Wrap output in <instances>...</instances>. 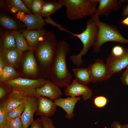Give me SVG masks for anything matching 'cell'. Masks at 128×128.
Returning <instances> with one entry per match:
<instances>
[{"label": "cell", "instance_id": "6da1fadb", "mask_svg": "<svg viewBox=\"0 0 128 128\" xmlns=\"http://www.w3.org/2000/svg\"><path fill=\"white\" fill-rule=\"evenodd\" d=\"M70 50L69 44L66 41H58L55 57L50 69V81L59 87H67L71 82L72 75L68 69L66 57Z\"/></svg>", "mask_w": 128, "mask_h": 128}, {"label": "cell", "instance_id": "7a4b0ae2", "mask_svg": "<svg viewBox=\"0 0 128 128\" xmlns=\"http://www.w3.org/2000/svg\"><path fill=\"white\" fill-rule=\"evenodd\" d=\"M58 41L53 32L47 31L43 39L34 50L42 77L45 79L49 77L57 52Z\"/></svg>", "mask_w": 128, "mask_h": 128}, {"label": "cell", "instance_id": "3957f363", "mask_svg": "<svg viewBox=\"0 0 128 128\" xmlns=\"http://www.w3.org/2000/svg\"><path fill=\"white\" fill-rule=\"evenodd\" d=\"M91 18L97 24L98 28L96 37L93 46V51L98 53L101 50L102 45L108 42L128 43V39L124 38L116 26L101 21L99 16L94 14L91 16Z\"/></svg>", "mask_w": 128, "mask_h": 128}, {"label": "cell", "instance_id": "277c9868", "mask_svg": "<svg viewBox=\"0 0 128 128\" xmlns=\"http://www.w3.org/2000/svg\"><path fill=\"white\" fill-rule=\"evenodd\" d=\"M65 7V14L69 20L81 19L94 14L97 0H58Z\"/></svg>", "mask_w": 128, "mask_h": 128}, {"label": "cell", "instance_id": "5b68a950", "mask_svg": "<svg viewBox=\"0 0 128 128\" xmlns=\"http://www.w3.org/2000/svg\"><path fill=\"white\" fill-rule=\"evenodd\" d=\"M98 28L95 21L91 19L86 22V27L85 30L79 34H75L69 32V33L78 37L83 45V48L77 55H72L70 57L72 63L79 66L82 64V57L87 53L90 48L92 46L96 37Z\"/></svg>", "mask_w": 128, "mask_h": 128}, {"label": "cell", "instance_id": "8992f818", "mask_svg": "<svg viewBox=\"0 0 128 128\" xmlns=\"http://www.w3.org/2000/svg\"><path fill=\"white\" fill-rule=\"evenodd\" d=\"M47 79L42 77L32 79L17 77L0 82L11 91H18L28 96H35L36 89L44 85Z\"/></svg>", "mask_w": 128, "mask_h": 128}, {"label": "cell", "instance_id": "52a82bcc", "mask_svg": "<svg viewBox=\"0 0 128 128\" xmlns=\"http://www.w3.org/2000/svg\"><path fill=\"white\" fill-rule=\"evenodd\" d=\"M13 14L19 20L24 23L28 30L43 29L46 24L41 14H27L21 11Z\"/></svg>", "mask_w": 128, "mask_h": 128}, {"label": "cell", "instance_id": "ba28073f", "mask_svg": "<svg viewBox=\"0 0 128 128\" xmlns=\"http://www.w3.org/2000/svg\"><path fill=\"white\" fill-rule=\"evenodd\" d=\"M88 68L91 75V82L96 83L106 80L112 75L106 64L101 59H98Z\"/></svg>", "mask_w": 128, "mask_h": 128}, {"label": "cell", "instance_id": "9c48e42d", "mask_svg": "<svg viewBox=\"0 0 128 128\" xmlns=\"http://www.w3.org/2000/svg\"><path fill=\"white\" fill-rule=\"evenodd\" d=\"M64 92L65 96L70 97L82 96V99L84 101L90 99L93 94L92 90L87 85L78 83L75 79L71 84L66 87Z\"/></svg>", "mask_w": 128, "mask_h": 128}, {"label": "cell", "instance_id": "30bf717a", "mask_svg": "<svg viewBox=\"0 0 128 128\" xmlns=\"http://www.w3.org/2000/svg\"><path fill=\"white\" fill-rule=\"evenodd\" d=\"M37 97L35 96H28L21 115L23 128H28L34 120L33 116L37 110Z\"/></svg>", "mask_w": 128, "mask_h": 128}, {"label": "cell", "instance_id": "8fae6325", "mask_svg": "<svg viewBox=\"0 0 128 128\" xmlns=\"http://www.w3.org/2000/svg\"><path fill=\"white\" fill-rule=\"evenodd\" d=\"M106 62L112 75L120 72L128 65V48L124 49V53L120 55L115 56L110 54Z\"/></svg>", "mask_w": 128, "mask_h": 128}, {"label": "cell", "instance_id": "7c38bea8", "mask_svg": "<svg viewBox=\"0 0 128 128\" xmlns=\"http://www.w3.org/2000/svg\"><path fill=\"white\" fill-rule=\"evenodd\" d=\"M23 53L17 47L7 49H0V59L4 65L17 69L22 58Z\"/></svg>", "mask_w": 128, "mask_h": 128}, {"label": "cell", "instance_id": "4fadbf2b", "mask_svg": "<svg viewBox=\"0 0 128 128\" xmlns=\"http://www.w3.org/2000/svg\"><path fill=\"white\" fill-rule=\"evenodd\" d=\"M60 87L49 79L42 86L37 88L35 96H43L54 101L60 98L62 93Z\"/></svg>", "mask_w": 128, "mask_h": 128}, {"label": "cell", "instance_id": "5bb4252c", "mask_svg": "<svg viewBox=\"0 0 128 128\" xmlns=\"http://www.w3.org/2000/svg\"><path fill=\"white\" fill-rule=\"evenodd\" d=\"M99 6L94 14L96 16H108L111 13V10H118L122 7V4L126 0H97Z\"/></svg>", "mask_w": 128, "mask_h": 128}, {"label": "cell", "instance_id": "9a60e30c", "mask_svg": "<svg viewBox=\"0 0 128 128\" xmlns=\"http://www.w3.org/2000/svg\"><path fill=\"white\" fill-rule=\"evenodd\" d=\"M37 97L38 103L36 115L49 118L53 116L57 110V106L54 102L44 96Z\"/></svg>", "mask_w": 128, "mask_h": 128}, {"label": "cell", "instance_id": "2e32d148", "mask_svg": "<svg viewBox=\"0 0 128 128\" xmlns=\"http://www.w3.org/2000/svg\"><path fill=\"white\" fill-rule=\"evenodd\" d=\"M33 50L26 52L23 54L22 71L25 75L29 77L35 76L38 72L37 64Z\"/></svg>", "mask_w": 128, "mask_h": 128}, {"label": "cell", "instance_id": "e0dca14e", "mask_svg": "<svg viewBox=\"0 0 128 128\" xmlns=\"http://www.w3.org/2000/svg\"><path fill=\"white\" fill-rule=\"evenodd\" d=\"M80 99V96L70 97L64 98H60L54 101V102L56 106L64 110L66 113L65 117L71 119L75 116L74 110L75 105Z\"/></svg>", "mask_w": 128, "mask_h": 128}, {"label": "cell", "instance_id": "ac0fdd59", "mask_svg": "<svg viewBox=\"0 0 128 128\" xmlns=\"http://www.w3.org/2000/svg\"><path fill=\"white\" fill-rule=\"evenodd\" d=\"M0 7L14 14L19 11L27 14L32 13L21 0H0Z\"/></svg>", "mask_w": 128, "mask_h": 128}, {"label": "cell", "instance_id": "d6986e66", "mask_svg": "<svg viewBox=\"0 0 128 128\" xmlns=\"http://www.w3.org/2000/svg\"><path fill=\"white\" fill-rule=\"evenodd\" d=\"M46 31L44 29L31 30L26 29L24 30L22 33L29 45L35 48L42 40Z\"/></svg>", "mask_w": 128, "mask_h": 128}, {"label": "cell", "instance_id": "ffe728a7", "mask_svg": "<svg viewBox=\"0 0 128 128\" xmlns=\"http://www.w3.org/2000/svg\"><path fill=\"white\" fill-rule=\"evenodd\" d=\"M28 97L24 94L18 91H11L5 99L7 111L25 103Z\"/></svg>", "mask_w": 128, "mask_h": 128}, {"label": "cell", "instance_id": "44dd1931", "mask_svg": "<svg viewBox=\"0 0 128 128\" xmlns=\"http://www.w3.org/2000/svg\"><path fill=\"white\" fill-rule=\"evenodd\" d=\"M0 24L5 29L12 31L18 32V30L26 27L24 24H21L9 15L2 12L0 14Z\"/></svg>", "mask_w": 128, "mask_h": 128}, {"label": "cell", "instance_id": "7402d4cb", "mask_svg": "<svg viewBox=\"0 0 128 128\" xmlns=\"http://www.w3.org/2000/svg\"><path fill=\"white\" fill-rule=\"evenodd\" d=\"M62 6L58 0L44 1L41 14L43 17L46 18L50 16Z\"/></svg>", "mask_w": 128, "mask_h": 128}, {"label": "cell", "instance_id": "603a6c76", "mask_svg": "<svg viewBox=\"0 0 128 128\" xmlns=\"http://www.w3.org/2000/svg\"><path fill=\"white\" fill-rule=\"evenodd\" d=\"M0 32V49H7L17 47L15 38L12 32Z\"/></svg>", "mask_w": 128, "mask_h": 128}, {"label": "cell", "instance_id": "cb8c5ba5", "mask_svg": "<svg viewBox=\"0 0 128 128\" xmlns=\"http://www.w3.org/2000/svg\"><path fill=\"white\" fill-rule=\"evenodd\" d=\"M73 71L75 77V80L78 83L87 85L91 81L90 70L87 68H75Z\"/></svg>", "mask_w": 128, "mask_h": 128}, {"label": "cell", "instance_id": "d4e9b609", "mask_svg": "<svg viewBox=\"0 0 128 128\" xmlns=\"http://www.w3.org/2000/svg\"><path fill=\"white\" fill-rule=\"evenodd\" d=\"M12 32L15 37L17 47L23 53L31 50H34L35 48L29 45L22 33L16 31Z\"/></svg>", "mask_w": 128, "mask_h": 128}, {"label": "cell", "instance_id": "484cf974", "mask_svg": "<svg viewBox=\"0 0 128 128\" xmlns=\"http://www.w3.org/2000/svg\"><path fill=\"white\" fill-rule=\"evenodd\" d=\"M19 75L14 68L4 65L2 71L0 73V82H3L14 79L18 77Z\"/></svg>", "mask_w": 128, "mask_h": 128}, {"label": "cell", "instance_id": "4316f807", "mask_svg": "<svg viewBox=\"0 0 128 128\" xmlns=\"http://www.w3.org/2000/svg\"><path fill=\"white\" fill-rule=\"evenodd\" d=\"M25 103L12 110L7 111L6 119L17 118L21 115L24 110Z\"/></svg>", "mask_w": 128, "mask_h": 128}, {"label": "cell", "instance_id": "83f0119b", "mask_svg": "<svg viewBox=\"0 0 128 128\" xmlns=\"http://www.w3.org/2000/svg\"><path fill=\"white\" fill-rule=\"evenodd\" d=\"M7 110L5 99L0 101V128L5 126V123L6 119Z\"/></svg>", "mask_w": 128, "mask_h": 128}, {"label": "cell", "instance_id": "f1b7e54d", "mask_svg": "<svg viewBox=\"0 0 128 128\" xmlns=\"http://www.w3.org/2000/svg\"><path fill=\"white\" fill-rule=\"evenodd\" d=\"M21 116L17 118L6 119L5 126L9 128H23Z\"/></svg>", "mask_w": 128, "mask_h": 128}, {"label": "cell", "instance_id": "f546056e", "mask_svg": "<svg viewBox=\"0 0 128 128\" xmlns=\"http://www.w3.org/2000/svg\"><path fill=\"white\" fill-rule=\"evenodd\" d=\"M44 2L42 0H33L30 10L32 13L41 14Z\"/></svg>", "mask_w": 128, "mask_h": 128}, {"label": "cell", "instance_id": "4dcf8cb0", "mask_svg": "<svg viewBox=\"0 0 128 128\" xmlns=\"http://www.w3.org/2000/svg\"><path fill=\"white\" fill-rule=\"evenodd\" d=\"M95 105L98 108H101L105 107L107 105L108 100L105 97L99 96L95 97L93 101Z\"/></svg>", "mask_w": 128, "mask_h": 128}, {"label": "cell", "instance_id": "1f68e13d", "mask_svg": "<svg viewBox=\"0 0 128 128\" xmlns=\"http://www.w3.org/2000/svg\"><path fill=\"white\" fill-rule=\"evenodd\" d=\"M40 119L43 128H56L52 121L50 118L41 116Z\"/></svg>", "mask_w": 128, "mask_h": 128}, {"label": "cell", "instance_id": "d6a6232c", "mask_svg": "<svg viewBox=\"0 0 128 128\" xmlns=\"http://www.w3.org/2000/svg\"><path fill=\"white\" fill-rule=\"evenodd\" d=\"M11 91L7 87L0 83V101L5 99Z\"/></svg>", "mask_w": 128, "mask_h": 128}, {"label": "cell", "instance_id": "836d02e7", "mask_svg": "<svg viewBox=\"0 0 128 128\" xmlns=\"http://www.w3.org/2000/svg\"><path fill=\"white\" fill-rule=\"evenodd\" d=\"M124 51V49L122 46L116 45L113 48L110 54L115 56H119L123 54Z\"/></svg>", "mask_w": 128, "mask_h": 128}, {"label": "cell", "instance_id": "e575fe53", "mask_svg": "<svg viewBox=\"0 0 128 128\" xmlns=\"http://www.w3.org/2000/svg\"><path fill=\"white\" fill-rule=\"evenodd\" d=\"M122 84L128 86V70L126 69L123 73L120 78Z\"/></svg>", "mask_w": 128, "mask_h": 128}, {"label": "cell", "instance_id": "d590c367", "mask_svg": "<svg viewBox=\"0 0 128 128\" xmlns=\"http://www.w3.org/2000/svg\"><path fill=\"white\" fill-rule=\"evenodd\" d=\"M30 125V128H43L41 122L40 118L34 120Z\"/></svg>", "mask_w": 128, "mask_h": 128}, {"label": "cell", "instance_id": "8d00e7d4", "mask_svg": "<svg viewBox=\"0 0 128 128\" xmlns=\"http://www.w3.org/2000/svg\"><path fill=\"white\" fill-rule=\"evenodd\" d=\"M122 16L123 18H125L128 16V4L123 8L122 13Z\"/></svg>", "mask_w": 128, "mask_h": 128}, {"label": "cell", "instance_id": "74e56055", "mask_svg": "<svg viewBox=\"0 0 128 128\" xmlns=\"http://www.w3.org/2000/svg\"><path fill=\"white\" fill-rule=\"evenodd\" d=\"M120 123L117 121H114L112 123L111 128H122L121 126Z\"/></svg>", "mask_w": 128, "mask_h": 128}, {"label": "cell", "instance_id": "f35d334b", "mask_svg": "<svg viewBox=\"0 0 128 128\" xmlns=\"http://www.w3.org/2000/svg\"><path fill=\"white\" fill-rule=\"evenodd\" d=\"M32 0H22L26 7L29 10Z\"/></svg>", "mask_w": 128, "mask_h": 128}, {"label": "cell", "instance_id": "ab89813d", "mask_svg": "<svg viewBox=\"0 0 128 128\" xmlns=\"http://www.w3.org/2000/svg\"><path fill=\"white\" fill-rule=\"evenodd\" d=\"M120 23L128 26V16L120 22Z\"/></svg>", "mask_w": 128, "mask_h": 128}, {"label": "cell", "instance_id": "60d3db41", "mask_svg": "<svg viewBox=\"0 0 128 128\" xmlns=\"http://www.w3.org/2000/svg\"><path fill=\"white\" fill-rule=\"evenodd\" d=\"M4 65V64L1 59H0V73H1V72Z\"/></svg>", "mask_w": 128, "mask_h": 128}, {"label": "cell", "instance_id": "b9f144b4", "mask_svg": "<svg viewBox=\"0 0 128 128\" xmlns=\"http://www.w3.org/2000/svg\"><path fill=\"white\" fill-rule=\"evenodd\" d=\"M120 125L122 128H128V123L123 124H121Z\"/></svg>", "mask_w": 128, "mask_h": 128}, {"label": "cell", "instance_id": "7bdbcfd3", "mask_svg": "<svg viewBox=\"0 0 128 128\" xmlns=\"http://www.w3.org/2000/svg\"><path fill=\"white\" fill-rule=\"evenodd\" d=\"M9 128L5 126L4 127V128Z\"/></svg>", "mask_w": 128, "mask_h": 128}, {"label": "cell", "instance_id": "ee69618b", "mask_svg": "<svg viewBox=\"0 0 128 128\" xmlns=\"http://www.w3.org/2000/svg\"><path fill=\"white\" fill-rule=\"evenodd\" d=\"M126 68H127V69L128 70V66H127V67H126Z\"/></svg>", "mask_w": 128, "mask_h": 128}]
</instances>
